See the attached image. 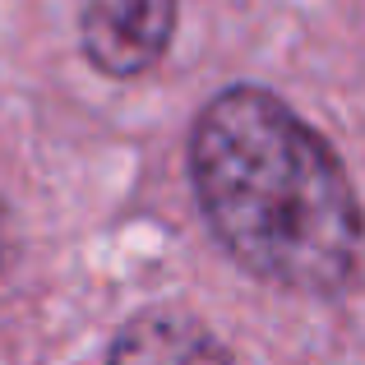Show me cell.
<instances>
[{"label":"cell","instance_id":"cell-1","mask_svg":"<svg viewBox=\"0 0 365 365\" xmlns=\"http://www.w3.org/2000/svg\"><path fill=\"white\" fill-rule=\"evenodd\" d=\"M190 176L213 236L287 292L333 296L361 255V204L324 134L264 88H227L190 139Z\"/></svg>","mask_w":365,"mask_h":365},{"label":"cell","instance_id":"cell-2","mask_svg":"<svg viewBox=\"0 0 365 365\" xmlns=\"http://www.w3.org/2000/svg\"><path fill=\"white\" fill-rule=\"evenodd\" d=\"M176 28V0H88L83 51L111 79H134L162 61Z\"/></svg>","mask_w":365,"mask_h":365},{"label":"cell","instance_id":"cell-3","mask_svg":"<svg viewBox=\"0 0 365 365\" xmlns=\"http://www.w3.org/2000/svg\"><path fill=\"white\" fill-rule=\"evenodd\" d=\"M107 365H232V356L199 319L176 310H148L120 329Z\"/></svg>","mask_w":365,"mask_h":365},{"label":"cell","instance_id":"cell-4","mask_svg":"<svg viewBox=\"0 0 365 365\" xmlns=\"http://www.w3.org/2000/svg\"><path fill=\"white\" fill-rule=\"evenodd\" d=\"M0 259H5V213H0Z\"/></svg>","mask_w":365,"mask_h":365}]
</instances>
